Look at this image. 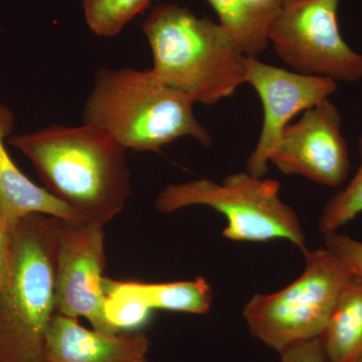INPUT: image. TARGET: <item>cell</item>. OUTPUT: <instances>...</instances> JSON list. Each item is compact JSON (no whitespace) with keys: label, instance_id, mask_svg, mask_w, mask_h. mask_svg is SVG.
<instances>
[{"label":"cell","instance_id":"cell-2","mask_svg":"<svg viewBox=\"0 0 362 362\" xmlns=\"http://www.w3.org/2000/svg\"><path fill=\"white\" fill-rule=\"evenodd\" d=\"M194 104L150 69L103 68L95 76L83 123L101 128L133 151L159 152L182 137L211 146V133L195 118Z\"/></svg>","mask_w":362,"mask_h":362},{"label":"cell","instance_id":"cell-7","mask_svg":"<svg viewBox=\"0 0 362 362\" xmlns=\"http://www.w3.org/2000/svg\"><path fill=\"white\" fill-rule=\"evenodd\" d=\"M341 0H286L269 42L293 71L335 82L362 78V54L343 39L338 23Z\"/></svg>","mask_w":362,"mask_h":362},{"label":"cell","instance_id":"cell-21","mask_svg":"<svg viewBox=\"0 0 362 362\" xmlns=\"http://www.w3.org/2000/svg\"><path fill=\"white\" fill-rule=\"evenodd\" d=\"M255 21L269 35L286 0H243Z\"/></svg>","mask_w":362,"mask_h":362},{"label":"cell","instance_id":"cell-15","mask_svg":"<svg viewBox=\"0 0 362 362\" xmlns=\"http://www.w3.org/2000/svg\"><path fill=\"white\" fill-rule=\"evenodd\" d=\"M104 313L116 333L134 332L149 320L152 309L138 291L136 282L103 279Z\"/></svg>","mask_w":362,"mask_h":362},{"label":"cell","instance_id":"cell-11","mask_svg":"<svg viewBox=\"0 0 362 362\" xmlns=\"http://www.w3.org/2000/svg\"><path fill=\"white\" fill-rule=\"evenodd\" d=\"M149 347L141 331L110 334L56 313L47 329L45 362H152Z\"/></svg>","mask_w":362,"mask_h":362},{"label":"cell","instance_id":"cell-3","mask_svg":"<svg viewBox=\"0 0 362 362\" xmlns=\"http://www.w3.org/2000/svg\"><path fill=\"white\" fill-rule=\"evenodd\" d=\"M153 75L194 103L214 105L246 83L242 49L220 23L178 4L156 6L143 25Z\"/></svg>","mask_w":362,"mask_h":362},{"label":"cell","instance_id":"cell-4","mask_svg":"<svg viewBox=\"0 0 362 362\" xmlns=\"http://www.w3.org/2000/svg\"><path fill=\"white\" fill-rule=\"evenodd\" d=\"M61 218L25 216L11 232V259L0 287V362H45L54 308V258Z\"/></svg>","mask_w":362,"mask_h":362},{"label":"cell","instance_id":"cell-9","mask_svg":"<svg viewBox=\"0 0 362 362\" xmlns=\"http://www.w3.org/2000/svg\"><path fill=\"white\" fill-rule=\"evenodd\" d=\"M244 69L246 83L258 93L264 108L261 134L247 160V171L266 177L272 153L290 121L329 100L337 90V82L269 65L254 57H245Z\"/></svg>","mask_w":362,"mask_h":362},{"label":"cell","instance_id":"cell-10","mask_svg":"<svg viewBox=\"0 0 362 362\" xmlns=\"http://www.w3.org/2000/svg\"><path fill=\"white\" fill-rule=\"evenodd\" d=\"M270 163L284 175L302 176L324 187L342 185L349 175L350 159L337 107L326 100L287 126Z\"/></svg>","mask_w":362,"mask_h":362},{"label":"cell","instance_id":"cell-14","mask_svg":"<svg viewBox=\"0 0 362 362\" xmlns=\"http://www.w3.org/2000/svg\"><path fill=\"white\" fill-rule=\"evenodd\" d=\"M136 286L152 310L160 309L204 315L211 310L213 304V290L202 277L180 282H136Z\"/></svg>","mask_w":362,"mask_h":362},{"label":"cell","instance_id":"cell-17","mask_svg":"<svg viewBox=\"0 0 362 362\" xmlns=\"http://www.w3.org/2000/svg\"><path fill=\"white\" fill-rule=\"evenodd\" d=\"M152 0H83L86 23L98 37H111L138 14L142 13Z\"/></svg>","mask_w":362,"mask_h":362},{"label":"cell","instance_id":"cell-20","mask_svg":"<svg viewBox=\"0 0 362 362\" xmlns=\"http://www.w3.org/2000/svg\"><path fill=\"white\" fill-rule=\"evenodd\" d=\"M279 354L281 362H327L319 338L292 345Z\"/></svg>","mask_w":362,"mask_h":362},{"label":"cell","instance_id":"cell-18","mask_svg":"<svg viewBox=\"0 0 362 362\" xmlns=\"http://www.w3.org/2000/svg\"><path fill=\"white\" fill-rule=\"evenodd\" d=\"M361 165L349 185L338 192L324 206L319 220V230L323 235L337 233L362 214V135L358 140Z\"/></svg>","mask_w":362,"mask_h":362},{"label":"cell","instance_id":"cell-8","mask_svg":"<svg viewBox=\"0 0 362 362\" xmlns=\"http://www.w3.org/2000/svg\"><path fill=\"white\" fill-rule=\"evenodd\" d=\"M105 267L104 226L59 220L54 258L56 313L87 319L94 329L113 334L104 313Z\"/></svg>","mask_w":362,"mask_h":362},{"label":"cell","instance_id":"cell-6","mask_svg":"<svg viewBox=\"0 0 362 362\" xmlns=\"http://www.w3.org/2000/svg\"><path fill=\"white\" fill-rule=\"evenodd\" d=\"M299 278L272 294L252 296L243 316L255 338L278 354L320 338L351 273L327 247L306 250Z\"/></svg>","mask_w":362,"mask_h":362},{"label":"cell","instance_id":"cell-13","mask_svg":"<svg viewBox=\"0 0 362 362\" xmlns=\"http://www.w3.org/2000/svg\"><path fill=\"white\" fill-rule=\"evenodd\" d=\"M327 362L362 359V280L350 276L320 338Z\"/></svg>","mask_w":362,"mask_h":362},{"label":"cell","instance_id":"cell-12","mask_svg":"<svg viewBox=\"0 0 362 362\" xmlns=\"http://www.w3.org/2000/svg\"><path fill=\"white\" fill-rule=\"evenodd\" d=\"M13 125V112L0 105V220L11 232L25 216L35 214L61 220L81 221L73 209L47 188L33 183L16 165L6 147Z\"/></svg>","mask_w":362,"mask_h":362},{"label":"cell","instance_id":"cell-22","mask_svg":"<svg viewBox=\"0 0 362 362\" xmlns=\"http://www.w3.org/2000/svg\"><path fill=\"white\" fill-rule=\"evenodd\" d=\"M11 232L0 220V287L4 285L11 259Z\"/></svg>","mask_w":362,"mask_h":362},{"label":"cell","instance_id":"cell-16","mask_svg":"<svg viewBox=\"0 0 362 362\" xmlns=\"http://www.w3.org/2000/svg\"><path fill=\"white\" fill-rule=\"evenodd\" d=\"M220 25L230 33L243 54L257 58L269 44V35L258 25L243 0H207Z\"/></svg>","mask_w":362,"mask_h":362},{"label":"cell","instance_id":"cell-19","mask_svg":"<svg viewBox=\"0 0 362 362\" xmlns=\"http://www.w3.org/2000/svg\"><path fill=\"white\" fill-rule=\"evenodd\" d=\"M325 246L337 255L350 273L362 280V242L339 232L324 235Z\"/></svg>","mask_w":362,"mask_h":362},{"label":"cell","instance_id":"cell-23","mask_svg":"<svg viewBox=\"0 0 362 362\" xmlns=\"http://www.w3.org/2000/svg\"><path fill=\"white\" fill-rule=\"evenodd\" d=\"M361 362H362V359H361Z\"/></svg>","mask_w":362,"mask_h":362},{"label":"cell","instance_id":"cell-1","mask_svg":"<svg viewBox=\"0 0 362 362\" xmlns=\"http://www.w3.org/2000/svg\"><path fill=\"white\" fill-rule=\"evenodd\" d=\"M28 159L45 187L81 221L106 226L132 189L126 149L96 126L52 125L7 139Z\"/></svg>","mask_w":362,"mask_h":362},{"label":"cell","instance_id":"cell-5","mask_svg":"<svg viewBox=\"0 0 362 362\" xmlns=\"http://www.w3.org/2000/svg\"><path fill=\"white\" fill-rule=\"evenodd\" d=\"M192 206L211 207L225 216L223 235L233 242L287 240L305 252L299 216L280 197V183L245 171L221 183L197 180L168 185L156 201L157 211L173 214Z\"/></svg>","mask_w":362,"mask_h":362}]
</instances>
